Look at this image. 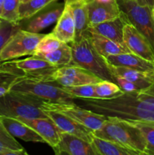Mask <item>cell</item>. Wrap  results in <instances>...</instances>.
I'll return each mask as SVG.
<instances>
[{"label": "cell", "mask_w": 154, "mask_h": 155, "mask_svg": "<svg viewBox=\"0 0 154 155\" xmlns=\"http://www.w3.org/2000/svg\"><path fill=\"white\" fill-rule=\"evenodd\" d=\"M77 104L106 117L126 120L154 121V94L146 91L124 92L116 98H75Z\"/></svg>", "instance_id": "6da1fadb"}, {"label": "cell", "mask_w": 154, "mask_h": 155, "mask_svg": "<svg viewBox=\"0 0 154 155\" xmlns=\"http://www.w3.org/2000/svg\"><path fill=\"white\" fill-rule=\"evenodd\" d=\"M93 133L97 137L118 142L140 155H146V144L143 134L137 127L126 120L107 117L102 127L93 131Z\"/></svg>", "instance_id": "7a4b0ae2"}, {"label": "cell", "mask_w": 154, "mask_h": 155, "mask_svg": "<svg viewBox=\"0 0 154 155\" xmlns=\"http://www.w3.org/2000/svg\"><path fill=\"white\" fill-rule=\"evenodd\" d=\"M72 49L71 64L90 71L102 80L116 83L106 58L95 48L89 37V31L78 40L70 42Z\"/></svg>", "instance_id": "3957f363"}, {"label": "cell", "mask_w": 154, "mask_h": 155, "mask_svg": "<svg viewBox=\"0 0 154 155\" xmlns=\"http://www.w3.org/2000/svg\"><path fill=\"white\" fill-rule=\"evenodd\" d=\"M45 101L29 94L10 90L0 98V116L18 120L47 118L42 109Z\"/></svg>", "instance_id": "277c9868"}, {"label": "cell", "mask_w": 154, "mask_h": 155, "mask_svg": "<svg viewBox=\"0 0 154 155\" xmlns=\"http://www.w3.org/2000/svg\"><path fill=\"white\" fill-rule=\"evenodd\" d=\"M11 91L24 92L48 102L72 103L75 98L52 79L24 77L11 88Z\"/></svg>", "instance_id": "5b68a950"}, {"label": "cell", "mask_w": 154, "mask_h": 155, "mask_svg": "<svg viewBox=\"0 0 154 155\" xmlns=\"http://www.w3.org/2000/svg\"><path fill=\"white\" fill-rule=\"evenodd\" d=\"M117 2L128 23L147 39L154 51V20L151 13L152 8L141 4L137 0H117Z\"/></svg>", "instance_id": "8992f818"}, {"label": "cell", "mask_w": 154, "mask_h": 155, "mask_svg": "<svg viewBox=\"0 0 154 155\" xmlns=\"http://www.w3.org/2000/svg\"><path fill=\"white\" fill-rule=\"evenodd\" d=\"M42 109L63 114L91 129L92 131L99 130L107 119V117L81 107L74 102L57 103L45 101Z\"/></svg>", "instance_id": "52a82bcc"}, {"label": "cell", "mask_w": 154, "mask_h": 155, "mask_svg": "<svg viewBox=\"0 0 154 155\" xmlns=\"http://www.w3.org/2000/svg\"><path fill=\"white\" fill-rule=\"evenodd\" d=\"M44 35L20 29L1 51L0 60L4 61L25 55H33L38 43Z\"/></svg>", "instance_id": "ba28073f"}, {"label": "cell", "mask_w": 154, "mask_h": 155, "mask_svg": "<svg viewBox=\"0 0 154 155\" xmlns=\"http://www.w3.org/2000/svg\"><path fill=\"white\" fill-rule=\"evenodd\" d=\"M52 79L63 86L96 84L102 80L90 71L72 64L57 68L52 74Z\"/></svg>", "instance_id": "9c48e42d"}, {"label": "cell", "mask_w": 154, "mask_h": 155, "mask_svg": "<svg viewBox=\"0 0 154 155\" xmlns=\"http://www.w3.org/2000/svg\"><path fill=\"white\" fill-rule=\"evenodd\" d=\"M64 3L51 4L28 19L20 21L22 30L39 33L56 23L64 9Z\"/></svg>", "instance_id": "30bf717a"}, {"label": "cell", "mask_w": 154, "mask_h": 155, "mask_svg": "<svg viewBox=\"0 0 154 155\" xmlns=\"http://www.w3.org/2000/svg\"><path fill=\"white\" fill-rule=\"evenodd\" d=\"M123 38L125 45L131 52L154 62V51L147 39L128 22L124 26Z\"/></svg>", "instance_id": "8fae6325"}, {"label": "cell", "mask_w": 154, "mask_h": 155, "mask_svg": "<svg viewBox=\"0 0 154 155\" xmlns=\"http://www.w3.org/2000/svg\"><path fill=\"white\" fill-rule=\"evenodd\" d=\"M87 5L90 27L114 19L120 15L117 0H87Z\"/></svg>", "instance_id": "7c38bea8"}, {"label": "cell", "mask_w": 154, "mask_h": 155, "mask_svg": "<svg viewBox=\"0 0 154 155\" xmlns=\"http://www.w3.org/2000/svg\"><path fill=\"white\" fill-rule=\"evenodd\" d=\"M12 61L18 68L24 71L26 77L36 78L52 79V74L59 68L44 59L33 55L24 59H13Z\"/></svg>", "instance_id": "4fadbf2b"}, {"label": "cell", "mask_w": 154, "mask_h": 155, "mask_svg": "<svg viewBox=\"0 0 154 155\" xmlns=\"http://www.w3.org/2000/svg\"><path fill=\"white\" fill-rule=\"evenodd\" d=\"M53 150L56 154L95 155L90 142L63 131L60 133V142Z\"/></svg>", "instance_id": "5bb4252c"}, {"label": "cell", "mask_w": 154, "mask_h": 155, "mask_svg": "<svg viewBox=\"0 0 154 155\" xmlns=\"http://www.w3.org/2000/svg\"><path fill=\"white\" fill-rule=\"evenodd\" d=\"M43 110L47 116L52 120L62 131L74 135L91 143L94 136L93 131L91 129L61 113L54 110Z\"/></svg>", "instance_id": "9a60e30c"}, {"label": "cell", "mask_w": 154, "mask_h": 155, "mask_svg": "<svg viewBox=\"0 0 154 155\" xmlns=\"http://www.w3.org/2000/svg\"><path fill=\"white\" fill-rule=\"evenodd\" d=\"M19 120L24 122L35 130L45 140V143L52 148L60 142V133L62 130L49 117L22 119Z\"/></svg>", "instance_id": "2e32d148"}, {"label": "cell", "mask_w": 154, "mask_h": 155, "mask_svg": "<svg viewBox=\"0 0 154 155\" xmlns=\"http://www.w3.org/2000/svg\"><path fill=\"white\" fill-rule=\"evenodd\" d=\"M128 22L125 15L120 11V15L117 18L90 27L88 30L99 33L121 45H125L123 38V30L124 26Z\"/></svg>", "instance_id": "e0dca14e"}, {"label": "cell", "mask_w": 154, "mask_h": 155, "mask_svg": "<svg viewBox=\"0 0 154 155\" xmlns=\"http://www.w3.org/2000/svg\"><path fill=\"white\" fill-rule=\"evenodd\" d=\"M110 64L124 67L143 73H150L154 71V62L146 60L132 52L111 54L106 58Z\"/></svg>", "instance_id": "ac0fdd59"}, {"label": "cell", "mask_w": 154, "mask_h": 155, "mask_svg": "<svg viewBox=\"0 0 154 155\" xmlns=\"http://www.w3.org/2000/svg\"><path fill=\"white\" fill-rule=\"evenodd\" d=\"M72 12L75 24V39L78 40L88 32L90 27L86 0H65ZM73 40V41H74Z\"/></svg>", "instance_id": "d6986e66"}, {"label": "cell", "mask_w": 154, "mask_h": 155, "mask_svg": "<svg viewBox=\"0 0 154 155\" xmlns=\"http://www.w3.org/2000/svg\"><path fill=\"white\" fill-rule=\"evenodd\" d=\"M0 121L7 131L14 138H18L25 142L45 143V140L35 130L19 120L0 116Z\"/></svg>", "instance_id": "ffe728a7"}, {"label": "cell", "mask_w": 154, "mask_h": 155, "mask_svg": "<svg viewBox=\"0 0 154 155\" xmlns=\"http://www.w3.org/2000/svg\"><path fill=\"white\" fill-rule=\"evenodd\" d=\"M64 9L57 20V24L51 33L61 42L70 43L75 39V24L72 12L67 4L64 2Z\"/></svg>", "instance_id": "44dd1931"}, {"label": "cell", "mask_w": 154, "mask_h": 155, "mask_svg": "<svg viewBox=\"0 0 154 155\" xmlns=\"http://www.w3.org/2000/svg\"><path fill=\"white\" fill-rule=\"evenodd\" d=\"M24 77V71L18 68L12 60L0 62V98L8 92L18 80Z\"/></svg>", "instance_id": "7402d4cb"}, {"label": "cell", "mask_w": 154, "mask_h": 155, "mask_svg": "<svg viewBox=\"0 0 154 155\" xmlns=\"http://www.w3.org/2000/svg\"><path fill=\"white\" fill-rule=\"evenodd\" d=\"M95 155H140L118 142L93 136L91 142Z\"/></svg>", "instance_id": "603a6c76"}, {"label": "cell", "mask_w": 154, "mask_h": 155, "mask_svg": "<svg viewBox=\"0 0 154 155\" xmlns=\"http://www.w3.org/2000/svg\"><path fill=\"white\" fill-rule=\"evenodd\" d=\"M89 31V30H88ZM89 37L95 49L104 58L111 54L131 52L125 45H121L111 39L99 34L89 31Z\"/></svg>", "instance_id": "cb8c5ba5"}, {"label": "cell", "mask_w": 154, "mask_h": 155, "mask_svg": "<svg viewBox=\"0 0 154 155\" xmlns=\"http://www.w3.org/2000/svg\"><path fill=\"white\" fill-rule=\"evenodd\" d=\"M110 70L114 76H119L126 79L128 81L133 82L138 85L142 90H145L152 84V81L149 77V73H143L130 68L111 65L109 64Z\"/></svg>", "instance_id": "d4e9b609"}, {"label": "cell", "mask_w": 154, "mask_h": 155, "mask_svg": "<svg viewBox=\"0 0 154 155\" xmlns=\"http://www.w3.org/2000/svg\"><path fill=\"white\" fill-rule=\"evenodd\" d=\"M33 56L44 59L57 68H61L71 64L72 49L70 45L63 42L59 48L51 52L35 54Z\"/></svg>", "instance_id": "484cf974"}, {"label": "cell", "mask_w": 154, "mask_h": 155, "mask_svg": "<svg viewBox=\"0 0 154 155\" xmlns=\"http://www.w3.org/2000/svg\"><path fill=\"white\" fill-rule=\"evenodd\" d=\"M24 147L7 131L0 121V155H27Z\"/></svg>", "instance_id": "4316f807"}, {"label": "cell", "mask_w": 154, "mask_h": 155, "mask_svg": "<svg viewBox=\"0 0 154 155\" xmlns=\"http://www.w3.org/2000/svg\"><path fill=\"white\" fill-rule=\"evenodd\" d=\"M56 1L57 0H27L22 2L18 8L20 21L34 16L41 10Z\"/></svg>", "instance_id": "83f0119b"}, {"label": "cell", "mask_w": 154, "mask_h": 155, "mask_svg": "<svg viewBox=\"0 0 154 155\" xmlns=\"http://www.w3.org/2000/svg\"><path fill=\"white\" fill-rule=\"evenodd\" d=\"M140 130L146 144V155H154V121L128 120Z\"/></svg>", "instance_id": "f1b7e54d"}, {"label": "cell", "mask_w": 154, "mask_h": 155, "mask_svg": "<svg viewBox=\"0 0 154 155\" xmlns=\"http://www.w3.org/2000/svg\"><path fill=\"white\" fill-rule=\"evenodd\" d=\"M124 91L121 89L117 83L108 80H101L95 84V94L96 98L107 99L116 98L122 95Z\"/></svg>", "instance_id": "f546056e"}, {"label": "cell", "mask_w": 154, "mask_h": 155, "mask_svg": "<svg viewBox=\"0 0 154 155\" xmlns=\"http://www.w3.org/2000/svg\"><path fill=\"white\" fill-rule=\"evenodd\" d=\"M21 29L19 23H13L2 19L0 23V53L12 36Z\"/></svg>", "instance_id": "4dcf8cb0"}, {"label": "cell", "mask_w": 154, "mask_h": 155, "mask_svg": "<svg viewBox=\"0 0 154 155\" xmlns=\"http://www.w3.org/2000/svg\"><path fill=\"white\" fill-rule=\"evenodd\" d=\"M63 43V42L59 40L52 33L45 34L38 43L36 51L33 55L51 52L59 48Z\"/></svg>", "instance_id": "1f68e13d"}, {"label": "cell", "mask_w": 154, "mask_h": 155, "mask_svg": "<svg viewBox=\"0 0 154 155\" xmlns=\"http://www.w3.org/2000/svg\"><path fill=\"white\" fill-rule=\"evenodd\" d=\"M63 89L74 98H96L95 84L76 86H63Z\"/></svg>", "instance_id": "d6a6232c"}, {"label": "cell", "mask_w": 154, "mask_h": 155, "mask_svg": "<svg viewBox=\"0 0 154 155\" xmlns=\"http://www.w3.org/2000/svg\"><path fill=\"white\" fill-rule=\"evenodd\" d=\"M21 0H4L2 19L13 23H19L18 8Z\"/></svg>", "instance_id": "836d02e7"}, {"label": "cell", "mask_w": 154, "mask_h": 155, "mask_svg": "<svg viewBox=\"0 0 154 155\" xmlns=\"http://www.w3.org/2000/svg\"><path fill=\"white\" fill-rule=\"evenodd\" d=\"M116 83L119 85V87L124 91V92H131V91H143L141 88L133 82L128 81L126 79L123 78L119 76H116Z\"/></svg>", "instance_id": "e575fe53"}, {"label": "cell", "mask_w": 154, "mask_h": 155, "mask_svg": "<svg viewBox=\"0 0 154 155\" xmlns=\"http://www.w3.org/2000/svg\"><path fill=\"white\" fill-rule=\"evenodd\" d=\"M139 2H140L141 4L147 5L149 7L152 8L154 5V0H137Z\"/></svg>", "instance_id": "d590c367"}, {"label": "cell", "mask_w": 154, "mask_h": 155, "mask_svg": "<svg viewBox=\"0 0 154 155\" xmlns=\"http://www.w3.org/2000/svg\"><path fill=\"white\" fill-rule=\"evenodd\" d=\"M145 91L149 92V93L154 94V83H152V84L151 85L149 88H147L146 89H145Z\"/></svg>", "instance_id": "8d00e7d4"}, {"label": "cell", "mask_w": 154, "mask_h": 155, "mask_svg": "<svg viewBox=\"0 0 154 155\" xmlns=\"http://www.w3.org/2000/svg\"><path fill=\"white\" fill-rule=\"evenodd\" d=\"M3 5H4V0H0V18H2V15Z\"/></svg>", "instance_id": "74e56055"}, {"label": "cell", "mask_w": 154, "mask_h": 155, "mask_svg": "<svg viewBox=\"0 0 154 155\" xmlns=\"http://www.w3.org/2000/svg\"><path fill=\"white\" fill-rule=\"evenodd\" d=\"M149 77L151 78V80H152V83H154V71H152V72L149 73Z\"/></svg>", "instance_id": "f35d334b"}, {"label": "cell", "mask_w": 154, "mask_h": 155, "mask_svg": "<svg viewBox=\"0 0 154 155\" xmlns=\"http://www.w3.org/2000/svg\"><path fill=\"white\" fill-rule=\"evenodd\" d=\"M151 13H152V18H153V20H154V5H153V6L152 7V9H151Z\"/></svg>", "instance_id": "ab89813d"}, {"label": "cell", "mask_w": 154, "mask_h": 155, "mask_svg": "<svg viewBox=\"0 0 154 155\" xmlns=\"http://www.w3.org/2000/svg\"><path fill=\"white\" fill-rule=\"evenodd\" d=\"M24 1H27V0H21V2H24Z\"/></svg>", "instance_id": "60d3db41"}, {"label": "cell", "mask_w": 154, "mask_h": 155, "mask_svg": "<svg viewBox=\"0 0 154 155\" xmlns=\"http://www.w3.org/2000/svg\"><path fill=\"white\" fill-rule=\"evenodd\" d=\"M1 21H2V18H0V23H1Z\"/></svg>", "instance_id": "b9f144b4"}, {"label": "cell", "mask_w": 154, "mask_h": 155, "mask_svg": "<svg viewBox=\"0 0 154 155\" xmlns=\"http://www.w3.org/2000/svg\"><path fill=\"white\" fill-rule=\"evenodd\" d=\"M0 62H1V60H0Z\"/></svg>", "instance_id": "7bdbcfd3"}, {"label": "cell", "mask_w": 154, "mask_h": 155, "mask_svg": "<svg viewBox=\"0 0 154 155\" xmlns=\"http://www.w3.org/2000/svg\"><path fill=\"white\" fill-rule=\"evenodd\" d=\"M86 1H87V0H86Z\"/></svg>", "instance_id": "ee69618b"}]
</instances>
